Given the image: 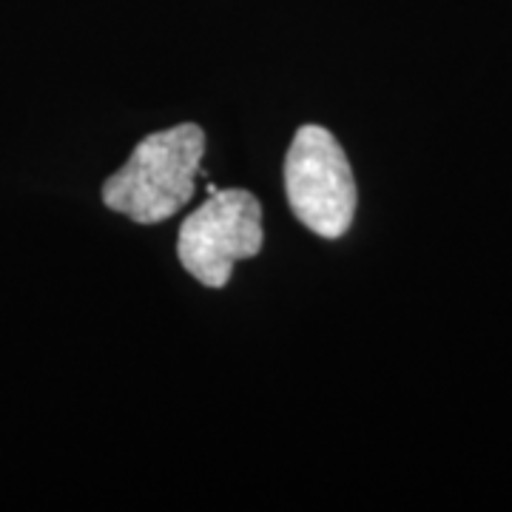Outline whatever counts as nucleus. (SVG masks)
I'll return each mask as SVG.
<instances>
[{
  "instance_id": "obj_1",
  "label": "nucleus",
  "mask_w": 512,
  "mask_h": 512,
  "mask_svg": "<svg viewBox=\"0 0 512 512\" xmlns=\"http://www.w3.org/2000/svg\"><path fill=\"white\" fill-rule=\"evenodd\" d=\"M205 131L180 123L143 137L126 165L103 183V205L140 225H157L183 211L197 191Z\"/></svg>"
},
{
  "instance_id": "obj_3",
  "label": "nucleus",
  "mask_w": 512,
  "mask_h": 512,
  "mask_svg": "<svg viewBox=\"0 0 512 512\" xmlns=\"http://www.w3.org/2000/svg\"><path fill=\"white\" fill-rule=\"evenodd\" d=\"M265 245L262 205L245 188L208 194L180 228L177 254L188 274L205 288H225L234 262L251 259Z\"/></svg>"
},
{
  "instance_id": "obj_2",
  "label": "nucleus",
  "mask_w": 512,
  "mask_h": 512,
  "mask_svg": "<svg viewBox=\"0 0 512 512\" xmlns=\"http://www.w3.org/2000/svg\"><path fill=\"white\" fill-rule=\"evenodd\" d=\"M285 194L296 220L325 239L348 234L356 183L345 148L322 126H302L285 157Z\"/></svg>"
}]
</instances>
